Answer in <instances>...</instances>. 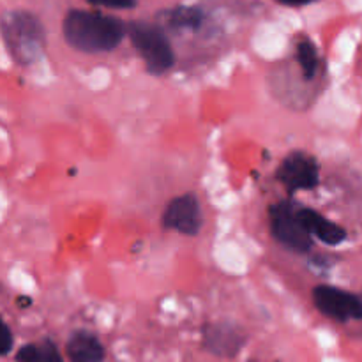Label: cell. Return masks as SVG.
<instances>
[{
    "instance_id": "obj_1",
    "label": "cell",
    "mask_w": 362,
    "mask_h": 362,
    "mask_svg": "<svg viewBox=\"0 0 362 362\" xmlns=\"http://www.w3.org/2000/svg\"><path fill=\"white\" fill-rule=\"evenodd\" d=\"M64 37L69 46L83 53L112 52L126 37V25L119 18L99 11L73 9L64 18Z\"/></svg>"
},
{
    "instance_id": "obj_2",
    "label": "cell",
    "mask_w": 362,
    "mask_h": 362,
    "mask_svg": "<svg viewBox=\"0 0 362 362\" xmlns=\"http://www.w3.org/2000/svg\"><path fill=\"white\" fill-rule=\"evenodd\" d=\"M4 37L18 62L32 64L41 57L45 30L34 14L21 11L7 14L4 20Z\"/></svg>"
},
{
    "instance_id": "obj_3",
    "label": "cell",
    "mask_w": 362,
    "mask_h": 362,
    "mask_svg": "<svg viewBox=\"0 0 362 362\" xmlns=\"http://www.w3.org/2000/svg\"><path fill=\"white\" fill-rule=\"evenodd\" d=\"M131 42L144 59L147 71L151 74H163L170 71L175 64L172 45L166 37L165 30L159 25L147 21H133L127 27Z\"/></svg>"
},
{
    "instance_id": "obj_4",
    "label": "cell",
    "mask_w": 362,
    "mask_h": 362,
    "mask_svg": "<svg viewBox=\"0 0 362 362\" xmlns=\"http://www.w3.org/2000/svg\"><path fill=\"white\" fill-rule=\"evenodd\" d=\"M269 218H271L272 235L283 246L297 251V253H306L313 247L311 233L300 221L299 207L293 202L285 200L272 205L271 211H269Z\"/></svg>"
},
{
    "instance_id": "obj_5",
    "label": "cell",
    "mask_w": 362,
    "mask_h": 362,
    "mask_svg": "<svg viewBox=\"0 0 362 362\" xmlns=\"http://www.w3.org/2000/svg\"><path fill=\"white\" fill-rule=\"evenodd\" d=\"M313 303L317 310L331 320H362V296H356L338 286H317L313 290Z\"/></svg>"
},
{
    "instance_id": "obj_6",
    "label": "cell",
    "mask_w": 362,
    "mask_h": 362,
    "mask_svg": "<svg viewBox=\"0 0 362 362\" xmlns=\"http://www.w3.org/2000/svg\"><path fill=\"white\" fill-rule=\"evenodd\" d=\"M276 177L290 193L315 189L320 182V166L313 156L293 151L283 159Z\"/></svg>"
},
{
    "instance_id": "obj_7",
    "label": "cell",
    "mask_w": 362,
    "mask_h": 362,
    "mask_svg": "<svg viewBox=\"0 0 362 362\" xmlns=\"http://www.w3.org/2000/svg\"><path fill=\"white\" fill-rule=\"evenodd\" d=\"M247 341L239 325L232 322H212L207 324L202 331V345L212 356L223 357V359H233L240 354Z\"/></svg>"
},
{
    "instance_id": "obj_8",
    "label": "cell",
    "mask_w": 362,
    "mask_h": 362,
    "mask_svg": "<svg viewBox=\"0 0 362 362\" xmlns=\"http://www.w3.org/2000/svg\"><path fill=\"white\" fill-rule=\"evenodd\" d=\"M202 223H204V218H202L200 202L197 200L194 194H180V197L173 198L163 216L165 228L189 237L198 235V232L202 230Z\"/></svg>"
},
{
    "instance_id": "obj_9",
    "label": "cell",
    "mask_w": 362,
    "mask_h": 362,
    "mask_svg": "<svg viewBox=\"0 0 362 362\" xmlns=\"http://www.w3.org/2000/svg\"><path fill=\"white\" fill-rule=\"evenodd\" d=\"M66 356L69 362H105L106 350L94 332L78 329L67 338Z\"/></svg>"
},
{
    "instance_id": "obj_10",
    "label": "cell",
    "mask_w": 362,
    "mask_h": 362,
    "mask_svg": "<svg viewBox=\"0 0 362 362\" xmlns=\"http://www.w3.org/2000/svg\"><path fill=\"white\" fill-rule=\"evenodd\" d=\"M299 216L300 221L308 228V232L324 244H327V246H338V244H341L346 239V230L343 226L332 223L331 219L322 216L315 209L299 207Z\"/></svg>"
},
{
    "instance_id": "obj_11",
    "label": "cell",
    "mask_w": 362,
    "mask_h": 362,
    "mask_svg": "<svg viewBox=\"0 0 362 362\" xmlns=\"http://www.w3.org/2000/svg\"><path fill=\"white\" fill-rule=\"evenodd\" d=\"M166 23L173 28H180V30H197L202 27L205 20V13L200 7L194 6H180L172 11H166Z\"/></svg>"
},
{
    "instance_id": "obj_12",
    "label": "cell",
    "mask_w": 362,
    "mask_h": 362,
    "mask_svg": "<svg viewBox=\"0 0 362 362\" xmlns=\"http://www.w3.org/2000/svg\"><path fill=\"white\" fill-rule=\"evenodd\" d=\"M297 60H299L304 78H306L308 81L313 80L315 74H317L318 71L317 46L311 41H308V39L297 42Z\"/></svg>"
},
{
    "instance_id": "obj_13",
    "label": "cell",
    "mask_w": 362,
    "mask_h": 362,
    "mask_svg": "<svg viewBox=\"0 0 362 362\" xmlns=\"http://www.w3.org/2000/svg\"><path fill=\"white\" fill-rule=\"evenodd\" d=\"M37 345H39V362H66L64 361L62 354H60L59 346L55 345L53 339L45 338L42 341H39Z\"/></svg>"
},
{
    "instance_id": "obj_14",
    "label": "cell",
    "mask_w": 362,
    "mask_h": 362,
    "mask_svg": "<svg viewBox=\"0 0 362 362\" xmlns=\"http://www.w3.org/2000/svg\"><path fill=\"white\" fill-rule=\"evenodd\" d=\"M14 361L16 362H39V345L27 343V345L20 346V349H18V352L14 354Z\"/></svg>"
},
{
    "instance_id": "obj_15",
    "label": "cell",
    "mask_w": 362,
    "mask_h": 362,
    "mask_svg": "<svg viewBox=\"0 0 362 362\" xmlns=\"http://www.w3.org/2000/svg\"><path fill=\"white\" fill-rule=\"evenodd\" d=\"M92 6L108 7V9H131L136 6V0H87Z\"/></svg>"
},
{
    "instance_id": "obj_16",
    "label": "cell",
    "mask_w": 362,
    "mask_h": 362,
    "mask_svg": "<svg viewBox=\"0 0 362 362\" xmlns=\"http://www.w3.org/2000/svg\"><path fill=\"white\" fill-rule=\"evenodd\" d=\"M14 349L13 331L7 324H2V357H7Z\"/></svg>"
},
{
    "instance_id": "obj_17",
    "label": "cell",
    "mask_w": 362,
    "mask_h": 362,
    "mask_svg": "<svg viewBox=\"0 0 362 362\" xmlns=\"http://www.w3.org/2000/svg\"><path fill=\"white\" fill-rule=\"evenodd\" d=\"M281 2L283 6H290V7H300V6H308V4H313L317 0H278Z\"/></svg>"
}]
</instances>
